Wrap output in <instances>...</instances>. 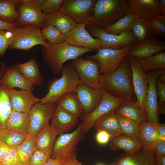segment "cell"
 <instances>
[{
	"mask_svg": "<svg viewBox=\"0 0 165 165\" xmlns=\"http://www.w3.org/2000/svg\"><path fill=\"white\" fill-rule=\"evenodd\" d=\"M100 85L101 88L110 94L121 97L125 101H131L135 93L128 56L116 71L108 74L101 75Z\"/></svg>",
	"mask_w": 165,
	"mask_h": 165,
	"instance_id": "obj_1",
	"label": "cell"
},
{
	"mask_svg": "<svg viewBox=\"0 0 165 165\" xmlns=\"http://www.w3.org/2000/svg\"><path fill=\"white\" fill-rule=\"evenodd\" d=\"M49 43L48 46H42L43 58L46 64L55 75L61 73L63 64L66 61L74 60L86 53L93 51L90 49L73 45L66 41L59 44Z\"/></svg>",
	"mask_w": 165,
	"mask_h": 165,
	"instance_id": "obj_2",
	"label": "cell"
},
{
	"mask_svg": "<svg viewBox=\"0 0 165 165\" xmlns=\"http://www.w3.org/2000/svg\"><path fill=\"white\" fill-rule=\"evenodd\" d=\"M129 11L128 1L97 0L93 15L87 25L104 28L117 21Z\"/></svg>",
	"mask_w": 165,
	"mask_h": 165,
	"instance_id": "obj_3",
	"label": "cell"
},
{
	"mask_svg": "<svg viewBox=\"0 0 165 165\" xmlns=\"http://www.w3.org/2000/svg\"><path fill=\"white\" fill-rule=\"evenodd\" d=\"M61 78L53 81L50 85L47 94L40 99L42 104L56 103L64 95L75 92L80 83L78 75L72 64L63 66Z\"/></svg>",
	"mask_w": 165,
	"mask_h": 165,
	"instance_id": "obj_4",
	"label": "cell"
},
{
	"mask_svg": "<svg viewBox=\"0 0 165 165\" xmlns=\"http://www.w3.org/2000/svg\"><path fill=\"white\" fill-rule=\"evenodd\" d=\"M10 31L12 40L9 48L28 50L38 45L45 47L49 46V42L45 41L40 29L36 26H17Z\"/></svg>",
	"mask_w": 165,
	"mask_h": 165,
	"instance_id": "obj_5",
	"label": "cell"
},
{
	"mask_svg": "<svg viewBox=\"0 0 165 165\" xmlns=\"http://www.w3.org/2000/svg\"><path fill=\"white\" fill-rule=\"evenodd\" d=\"M133 46H127L118 50L101 48L97 50L95 54L86 55L85 57L98 63L101 75L108 74L118 68L123 59L128 56Z\"/></svg>",
	"mask_w": 165,
	"mask_h": 165,
	"instance_id": "obj_6",
	"label": "cell"
},
{
	"mask_svg": "<svg viewBox=\"0 0 165 165\" xmlns=\"http://www.w3.org/2000/svg\"><path fill=\"white\" fill-rule=\"evenodd\" d=\"M86 25L92 35L100 40L101 48L118 50L138 43L133 32L129 29L122 31L118 35H115L107 33L101 28L91 25Z\"/></svg>",
	"mask_w": 165,
	"mask_h": 165,
	"instance_id": "obj_7",
	"label": "cell"
},
{
	"mask_svg": "<svg viewBox=\"0 0 165 165\" xmlns=\"http://www.w3.org/2000/svg\"><path fill=\"white\" fill-rule=\"evenodd\" d=\"M20 4L19 15L15 20L18 26L31 25L43 29L49 24L48 16L41 11L37 0H21Z\"/></svg>",
	"mask_w": 165,
	"mask_h": 165,
	"instance_id": "obj_8",
	"label": "cell"
},
{
	"mask_svg": "<svg viewBox=\"0 0 165 165\" xmlns=\"http://www.w3.org/2000/svg\"><path fill=\"white\" fill-rule=\"evenodd\" d=\"M85 134L80 124L73 132L59 134L55 141L50 158L68 159L75 154L76 147Z\"/></svg>",
	"mask_w": 165,
	"mask_h": 165,
	"instance_id": "obj_9",
	"label": "cell"
},
{
	"mask_svg": "<svg viewBox=\"0 0 165 165\" xmlns=\"http://www.w3.org/2000/svg\"><path fill=\"white\" fill-rule=\"evenodd\" d=\"M102 89V97L99 105L91 113L82 116V121L80 125L85 133L94 127L98 119L116 109L125 101L122 98L113 96Z\"/></svg>",
	"mask_w": 165,
	"mask_h": 165,
	"instance_id": "obj_10",
	"label": "cell"
},
{
	"mask_svg": "<svg viewBox=\"0 0 165 165\" xmlns=\"http://www.w3.org/2000/svg\"><path fill=\"white\" fill-rule=\"evenodd\" d=\"M165 72V69L150 71L147 72L148 89L144 110L146 120L154 125L159 124L158 94L156 81L159 75Z\"/></svg>",
	"mask_w": 165,
	"mask_h": 165,
	"instance_id": "obj_11",
	"label": "cell"
},
{
	"mask_svg": "<svg viewBox=\"0 0 165 165\" xmlns=\"http://www.w3.org/2000/svg\"><path fill=\"white\" fill-rule=\"evenodd\" d=\"M72 64L78 75L80 83L94 89L101 88L100 65L97 62L91 59H85L79 57L73 60Z\"/></svg>",
	"mask_w": 165,
	"mask_h": 165,
	"instance_id": "obj_12",
	"label": "cell"
},
{
	"mask_svg": "<svg viewBox=\"0 0 165 165\" xmlns=\"http://www.w3.org/2000/svg\"><path fill=\"white\" fill-rule=\"evenodd\" d=\"M97 0H64L59 12L77 23L87 24L92 16Z\"/></svg>",
	"mask_w": 165,
	"mask_h": 165,
	"instance_id": "obj_13",
	"label": "cell"
},
{
	"mask_svg": "<svg viewBox=\"0 0 165 165\" xmlns=\"http://www.w3.org/2000/svg\"><path fill=\"white\" fill-rule=\"evenodd\" d=\"M57 108L56 103L34 105L28 112L29 134L35 135L43 128L49 124Z\"/></svg>",
	"mask_w": 165,
	"mask_h": 165,
	"instance_id": "obj_14",
	"label": "cell"
},
{
	"mask_svg": "<svg viewBox=\"0 0 165 165\" xmlns=\"http://www.w3.org/2000/svg\"><path fill=\"white\" fill-rule=\"evenodd\" d=\"M128 59L131 69L132 82L137 101L139 107L144 110L148 89L147 75L133 57H128Z\"/></svg>",
	"mask_w": 165,
	"mask_h": 165,
	"instance_id": "obj_15",
	"label": "cell"
},
{
	"mask_svg": "<svg viewBox=\"0 0 165 165\" xmlns=\"http://www.w3.org/2000/svg\"><path fill=\"white\" fill-rule=\"evenodd\" d=\"M86 25L77 23L66 38V42L76 46L97 50L101 48L100 40L91 36L85 28Z\"/></svg>",
	"mask_w": 165,
	"mask_h": 165,
	"instance_id": "obj_16",
	"label": "cell"
},
{
	"mask_svg": "<svg viewBox=\"0 0 165 165\" xmlns=\"http://www.w3.org/2000/svg\"><path fill=\"white\" fill-rule=\"evenodd\" d=\"M75 92L77 94L83 109V116L92 112L100 103L102 97V89H95L80 83Z\"/></svg>",
	"mask_w": 165,
	"mask_h": 165,
	"instance_id": "obj_17",
	"label": "cell"
},
{
	"mask_svg": "<svg viewBox=\"0 0 165 165\" xmlns=\"http://www.w3.org/2000/svg\"><path fill=\"white\" fill-rule=\"evenodd\" d=\"M9 97L12 110L19 112H28L34 105L40 101L32 92L28 90L9 89Z\"/></svg>",
	"mask_w": 165,
	"mask_h": 165,
	"instance_id": "obj_18",
	"label": "cell"
},
{
	"mask_svg": "<svg viewBox=\"0 0 165 165\" xmlns=\"http://www.w3.org/2000/svg\"><path fill=\"white\" fill-rule=\"evenodd\" d=\"M0 85L8 89L18 88L32 92L34 89V86L23 76L16 65L6 67L0 79Z\"/></svg>",
	"mask_w": 165,
	"mask_h": 165,
	"instance_id": "obj_19",
	"label": "cell"
},
{
	"mask_svg": "<svg viewBox=\"0 0 165 165\" xmlns=\"http://www.w3.org/2000/svg\"><path fill=\"white\" fill-rule=\"evenodd\" d=\"M159 0H130V11L138 17L149 20L161 16Z\"/></svg>",
	"mask_w": 165,
	"mask_h": 165,
	"instance_id": "obj_20",
	"label": "cell"
},
{
	"mask_svg": "<svg viewBox=\"0 0 165 165\" xmlns=\"http://www.w3.org/2000/svg\"><path fill=\"white\" fill-rule=\"evenodd\" d=\"M155 157L152 150L141 148L133 154L122 155L111 165H156Z\"/></svg>",
	"mask_w": 165,
	"mask_h": 165,
	"instance_id": "obj_21",
	"label": "cell"
},
{
	"mask_svg": "<svg viewBox=\"0 0 165 165\" xmlns=\"http://www.w3.org/2000/svg\"><path fill=\"white\" fill-rule=\"evenodd\" d=\"M165 50L164 41L154 37L148 38L143 42L133 45L128 57L145 58Z\"/></svg>",
	"mask_w": 165,
	"mask_h": 165,
	"instance_id": "obj_22",
	"label": "cell"
},
{
	"mask_svg": "<svg viewBox=\"0 0 165 165\" xmlns=\"http://www.w3.org/2000/svg\"><path fill=\"white\" fill-rule=\"evenodd\" d=\"M51 120L50 125L58 135L71 130L77 125L78 123L77 118L61 107L57 106Z\"/></svg>",
	"mask_w": 165,
	"mask_h": 165,
	"instance_id": "obj_23",
	"label": "cell"
},
{
	"mask_svg": "<svg viewBox=\"0 0 165 165\" xmlns=\"http://www.w3.org/2000/svg\"><path fill=\"white\" fill-rule=\"evenodd\" d=\"M49 124L38 133L35 137L36 149L50 156L58 135Z\"/></svg>",
	"mask_w": 165,
	"mask_h": 165,
	"instance_id": "obj_24",
	"label": "cell"
},
{
	"mask_svg": "<svg viewBox=\"0 0 165 165\" xmlns=\"http://www.w3.org/2000/svg\"><path fill=\"white\" fill-rule=\"evenodd\" d=\"M115 110L100 118L94 126L97 131L103 130L107 132L111 135L112 139L122 134Z\"/></svg>",
	"mask_w": 165,
	"mask_h": 165,
	"instance_id": "obj_25",
	"label": "cell"
},
{
	"mask_svg": "<svg viewBox=\"0 0 165 165\" xmlns=\"http://www.w3.org/2000/svg\"><path fill=\"white\" fill-rule=\"evenodd\" d=\"M16 65L23 76L33 85H40L42 84L43 77L35 58H32L26 62L19 63Z\"/></svg>",
	"mask_w": 165,
	"mask_h": 165,
	"instance_id": "obj_26",
	"label": "cell"
},
{
	"mask_svg": "<svg viewBox=\"0 0 165 165\" xmlns=\"http://www.w3.org/2000/svg\"><path fill=\"white\" fill-rule=\"evenodd\" d=\"M115 112L140 124L146 121L144 111L139 107L137 101H124L116 109Z\"/></svg>",
	"mask_w": 165,
	"mask_h": 165,
	"instance_id": "obj_27",
	"label": "cell"
},
{
	"mask_svg": "<svg viewBox=\"0 0 165 165\" xmlns=\"http://www.w3.org/2000/svg\"><path fill=\"white\" fill-rule=\"evenodd\" d=\"M162 140L155 125L146 121L141 124L139 142L142 148L152 150L156 144Z\"/></svg>",
	"mask_w": 165,
	"mask_h": 165,
	"instance_id": "obj_28",
	"label": "cell"
},
{
	"mask_svg": "<svg viewBox=\"0 0 165 165\" xmlns=\"http://www.w3.org/2000/svg\"><path fill=\"white\" fill-rule=\"evenodd\" d=\"M56 104L57 106L61 107L77 118L83 112L82 106L77 94L75 92L64 95L59 99Z\"/></svg>",
	"mask_w": 165,
	"mask_h": 165,
	"instance_id": "obj_29",
	"label": "cell"
},
{
	"mask_svg": "<svg viewBox=\"0 0 165 165\" xmlns=\"http://www.w3.org/2000/svg\"><path fill=\"white\" fill-rule=\"evenodd\" d=\"M109 148L115 151L123 150L129 154L135 153L142 148L139 141L123 134L112 139Z\"/></svg>",
	"mask_w": 165,
	"mask_h": 165,
	"instance_id": "obj_30",
	"label": "cell"
},
{
	"mask_svg": "<svg viewBox=\"0 0 165 165\" xmlns=\"http://www.w3.org/2000/svg\"><path fill=\"white\" fill-rule=\"evenodd\" d=\"M28 112L12 110L6 124V128L26 135L29 134Z\"/></svg>",
	"mask_w": 165,
	"mask_h": 165,
	"instance_id": "obj_31",
	"label": "cell"
},
{
	"mask_svg": "<svg viewBox=\"0 0 165 165\" xmlns=\"http://www.w3.org/2000/svg\"><path fill=\"white\" fill-rule=\"evenodd\" d=\"M47 16L49 24L58 29L66 38L77 24L69 16L59 12Z\"/></svg>",
	"mask_w": 165,
	"mask_h": 165,
	"instance_id": "obj_32",
	"label": "cell"
},
{
	"mask_svg": "<svg viewBox=\"0 0 165 165\" xmlns=\"http://www.w3.org/2000/svg\"><path fill=\"white\" fill-rule=\"evenodd\" d=\"M145 72L165 69V52L162 51L145 57H133Z\"/></svg>",
	"mask_w": 165,
	"mask_h": 165,
	"instance_id": "obj_33",
	"label": "cell"
},
{
	"mask_svg": "<svg viewBox=\"0 0 165 165\" xmlns=\"http://www.w3.org/2000/svg\"><path fill=\"white\" fill-rule=\"evenodd\" d=\"M21 0H0V20L5 22L15 23L19 13L16 9Z\"/></svg>",
	"mask_w": 165,
	"mask_h": 165,
	"instance_id": "obj_34",
	"label": "cell"
},
{
	"mask_svg": "<svg viewBox=\"0 0 165 165\" xmlns=\"http://www.w3.org/2000/svg\"><path fill=\"white\" fill-rule=\"evenodd\" d=\"M9 89L0 85V130L6 128V124L12 112Z\"/></svg>",
	"mask_w": 165,
	"mask_h": 165,
	"instance_id": "obj_35",
	"label": "cell"
},
{
	"mask_svg": "<svg viewBox=\"0 0 165 165\" xmlns=\"http://www.w3.org/2000/svg\"><path fill=\"white\" fill-rule=\"evenodd\" d=\"M133 32L138 42L144 41L151 35L149 20L137 17L128 28Z\"/></svg>",
	"mask_w": 165,
	"mask_h": 165,
	"instance_id": "obj_36",
	"label": "cell"
},
{
	"mask_svg": "<svg viewBox=\"0 0 165 165\" xmlns=\"http://www.w3.org/2000/svg\"><path fill=\"white\" fill-rule=\"evenodd\" d=\"M35 137V135L28 134L24 142L16 149L20 157V165H29L31 157L36 150Z\"/></svg>",
	"mask_w": 165,
	"mask_h": 165,
	"instance_id": "obj_37",
	"label": "cell"
},
{
	"mask_svg": "<svg viewBox=\"0 0 165 165\" xmlns=\"http://www.w3.org/2000/svg\"><path fill=\"white\" fill-rule=\"evenodd\" d=\"M116 116L122 134L127 135L139 142L141 124L119 115L116 114Z\"/></svg>",
	"mask_w": 165,
	"mask_h": 165,
	"instance_id": "obj_38",
	"label": "cell"
},
{
	"mask_svg": "<svg viewBox=\"0 0 165 165\" xmlns=\"http://www.w3.org/2000/svg\"><path fill=\"white\" fill-rule=\"evenodd\" d=\"M27 135L4 129L0 130V140L5 142L11 148L16 149L24 142Z\"/></svg>",
	"mask_w": 165,
	"mask_h": 165,
	"instance_id": "obj_39",
	"label": "cell"
},
{
	"mask_svg": "<svg viewBox=\"0 0 165 165\" xmlns=\"http://www.w3.org/2000/svg\"><path fill=\"white\" fill-rule=\"evenodd\" d=\"M137 17L132 13L129 11L113 24L103 29L107 33L118 35L122 31L128 29L131 23Z\"/></svg>",
	"mask_w": 165,
	"mask_h": 165,
	"instance_id": "obj_40",
	"label": "cell"
},
{
	"mask_svg": "<svg viewBox=\"0 0 165 165\" xmlns=\"http://www.w3.org/2000/svg\"><path fill=\"white\" fill-rule=\"evenodd\" d=\"M45 39L53 44H59L66 41V37L57 28L50 24L41 30Z\"/></svg>",
	"mask_w": 165,
	"mask_h": 165,
	"instance_id": "obj_41",
	"label": "cell"
},
{
	"mask_svg": "<svg viewBox=\"0 0 165 165\" xmlns=\"http://www.w3.org/2000/svg\"><path fill=\"white\" fill-rule=\"evenodd\" d=\"M64 0H37L40 9L47 15L59 12Z\"/></svg>",
	"mask_w": 165,
	"mask_h": 165,
	"instance_id": "obj_42",
	"label": "cell"
},
{
	"mask_svg": "<svg viewBox=\"0 0 165 165\" xmlns=\"http://www.w3.org/2000/svg\"><path fill=\"white\" fill-rule=\"evenodd\" d=\"M151 35L162 37L165 34V16L153 17L149 20Z\"/></svg>",
	"mask_w": 165,
	"mask_h": 165,
	"instance_id": "obj_43",
	"label": "cell"
},
{
	"mask_svg": "<svg viewBox=\"0 0 165 165\" xmlns=\"http://www.w3.org/2000/svg\"><path fill=\"white\" fill-rule=\"evenodd\" d=\"M12 40L11 31L0 30V57L4 56Z\"/></svg>",
	"mask_w": 165,
	"mask_h": 165,
	"instance_id": "obj_44",
	"label": "cell"
},
{
	"mask_svg": "<svg viewBox=\"0 0 165 165\" xmlns=\"http://www.w3.org/2000/svg\"><path fill=\"white\" fill-rule=\"evenodd\" d=\"M50 158V155L36 149L31 157L29 165H44Z\"/></svg>",
	"mask_w": 165,
	"mask_h": 165,
	"instance_id": "obj_45",
	"label": "cell"
},
{
	"mask_svg": "<svg viewBox=\"0 0 165 165\" xmlns=\"http://www.w3.org/2000/svg\"><path fill=\"white\" fill-rule=\"evenodd\" d=\"M1 163L3 165H20V157L16 149L11 148Z\"/></svg>",
	"mask_w": 165,
	"mask_h": 165,
	"instance_id": "obj_46",
	"label": "cell"
},
{
	"mask_svg": "<svg viewBox=\"0 0 165 165\" xmlns=\"http://www.w3.org/2000/svg\"><path fill=\"white\" fill-rule=\"evenodd\" d=\"M156 84L158 96L159 97L158 105L165 103V82L161 81L157 79Z\"/></svg>",
	"mask_w": 165,
	"mask_h": 165,
	"instance_id": "obj_47",
	"label": "cell"
},
{
	"mask_svg": "<svg viewBox=\"0 0 165 165\" xmlns=\"http://www.w3.org/2000/svg\"><path fill=\"white\" fill-rule=\"evenodd\" d=\"M96 135V139L100 144L104 145L107 143L112 139L111 135L107 132L101 130L97 131Z\"/></svg>",
	"mask_w": 165,
	"mask_h": 165,
	"instance_id": "obj_48",
	"label": "cell"
},
{
	"mask_svg": "<svg viewBox=\"0 0 165 165\" xmlns=\"http://www.w3.org/2000/svg\"><path fill=\"white\" fill-rule=\"evenodd\" d=\"M152 151L156 156L165 155V141H160L154 147Z\"/></svg>",
	"mask_w": 165,
	"mask_h": 165,
	"instance_id": "obj_49",
	"label": "cell"
},
{
	"mask_svg": "<svg viewBox=\"0 0 165 165\" xmlns=\"http://www.w3.org/2000/svg\"><path fill=\"white\" fill-rule=\"evenodd\" d=\"M11 149L6 143L0 140V163Z\"/></svg>",
	"mask_w": 165,
	"mask_h": 165,
	"instance_id": "obj_50",
	"label": "cell"
},
{
	"mask_svg": "<svg viewBox=\"0 0 165 165\" xmlns=\"http://www.w3.org/2000/svg\"><path fill=\"white\" fill-rule=\"evenodd\" d=\"M17 26L15 23H7L0 20V30L10 31Z\"/></svg>",
	"mask_w": 165,
	"mask_h": 165,
	"instance_id": "obj_51",
	"label": "cell"
},
{
	"mask_svg": "<svg viewBox=\"0 0 165 165\" xmlns=\"http://www.w3.org/2000/svg\"><path fill=\"white\" fill-rule=\"evenodd\" d=\"M67 159L50 158L44 165H62Z\"/></svg>",
	"mask_w": 165,
	"mask_h": 165,
	"instance_id": "obj_52",
	"label": "cell"
},
{
	"mask_svg": "<svg viewBox=\"0 0 165 165\" xmlns=\"http://www.w3.org/2000/svg\"><path fill=\"white\" fill-rule=\"evenodd\" d=\"M155 127L161 140L165 141V124L159 123L155 125Z\"/></svg>",
	"mask_w": 165,
	"mask_h": 165,
	"instance_id": "obj_53",
	"label": "cell"
},
{
	"mask_svg": "<svg viewBox=\"0 0 165 165\" xmlns=\"http://www.w3.org/2000/svg\"><path fill=\"white\" fill-rule=\"evenodd\" d=\"M62 165H82L76 158V154L67 159Z\"/></svg>",
	"mask_w": 165,
	"mask_h": 165,
	"instance_id": "obj_54",
	"label": "cell"
},
{
	"mask_svg": "<svg viewBox=\"0 0 165 165\" xmlns=\"http://www.w3.org/2000/svg\"><path fill=\"white\" fill-rule=\"evenodd\" d=\"M156 165H165V155L156 156Z\"/></svg>",
	"mask_w": 165,
	"mask_h": 165,
	"instance_id": "obj_55",
	"label": "cell"
},
{
	"mask_svg": "<svg viewBox=\"0 0 165 165\" xmlns=\"http://www.w3.org/2000/svg\"><path fill=\"white\" fill-rule=\"evenodd\" d=\"M159 7L161 15L165 16V0H159Z\"/></svg>",
	"mask_w": 165,
	"mask_h": 165,
	"instance_id": "obj_56",
	"label": "cell"
},
{
	"mask_svg": "<svg viewBox=\"0 0 165 165\" xmlns=\"http://www.w3.org/2000/svg\"><path fill=\"white\" fill-rule=\"evenodd\" d=\"M0 79L3 76L6 68L7 67L6 64L3 61H1L0 63Z\"/></svg>",
	"mask_w": 165,
	"mask_h": 165,
	"instance_id": "obj_57",
	"label": "cell"
},
{
	"mask_svg": "<svg viewBox=\"0 0 165 165\" xmlns=\"http://www.w3.org/2000/svg\"><path fill=\"white\" fill-rule=\"evenodd\" d=\"M157 79L159 80L165 82V72L162 73L158 76Z\"/></svg>",
	"mask_w": 165,
	"mask_h": 165,
	"instance_id": "obj_58",
	"label": "cell"
},
{
	"mask_svg": "<svg viewBox=\"0 0 165 165\" xmlns=\"http://www.w3.org/2000/svg\"><path fill=\"white\" fill-rule=\"evenodd\" d=\"M0 165H3L1 163H0Z\"/></svg>",
	"mask_w": 165,
	"mask_h": 165,
	"instance_id": "obj_59",
	"label": "cell"
},
{
	"mask_svg": "<svg viewBox=\"0 0 165 165\" xmlns=\"http://www.w3.org/2000/svg\"><path fill=\"white\" fill-rule=\"evenodd\" d=\"M103 165L101 164H98V165Z\"/></svg>",
	"mask_w": 165,
	"mask_h": 165,
	"instance_id": "obj_60",
	"label": "cell"
}]
</instances>
